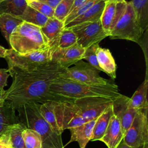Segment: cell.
I'll list each match as a JSON object with an SVG mask.
<instances>
[{
	"mask_svg": "<svg viewBox=\"0 0 148 148\" xmlns=\"http://www.w3.org/2000/svg\"><path fill=\"white\" fill-rule=\"evenodd\" d=\"M66 69L53 61L31 71L8 68L12 83L5 91V100L16 110L29 103L73 101L53 94L50 90L52 82Z\"/></svg>",
	"mask_w": 148,
	"mask_h": 148,
	"instance_id": "cell-1",
	"label": "cell"
},
{
	"mask_svg": "<svg viewBox=\"0 0 148 148\" xmlns=\"http://www.w3.org/2000/svg\"><path fill=\"white\" fill-rule=\"evenodd\" d=\"M50 90L53 94L71 100L88 97L114 99L121 95L118 86L113 82L106 85H90L61 77L52 82Z\"/></svg>",
	"mask_w": 148,
	"mask_h": 148,
	"instance_id": "cell-2",
	"label": "cell"
},
{
	"mask_svg": "<svg viewBox=\"0 0 148 148\" xmlns=\"http://www.w3.org/2000/svg\"><path fill=\"white\" fill-rule=\"evenodd\" d=\"M40 104L29 103L18 108L16 110L19 122L40 136L42 148H64L61 135H58L42 116L39 109Z\"/></svg>",
	"mask_w": 148,
	"mask_h": 148,
	"instance_id": "cell-3",
	"label": "cell"
},
{
	"mask_svg": "<svg viewBox=\"0 0 148 148\" xmlns=\"http://www.w3.org/2000/svg\"><path fill=\"white\" fill-rule=\"evenodd\" d=\"M9 44L20 55L44 50L50 47L41 27L24 21L11 34Z\"/></svg>",
	"mask_w": 148,
	"mask_h": 148,
	"instance_id": "cell-4",
	"label": "cell"
},
{
	"mask_svg": "<svg viewBox=\"0 0 148 148\" xmlns=\"http://www.w3.org/2000/svg\"><path fill=\"white\" fill-rule=\"evenodd\" d=\"M56 48L57 45H55L44 50L25 55H20L12 49H7L5 58L8 68L16 67L24 71H31L52 61V55Z\"/></svg>",
	"mask_w": 148,
	"mask_h": 148,
	"instance_id": "cell-5",
	"label": "cell"
},
{
	"mask_svg": "<svg viewBox=\"0 0 148 148\" xmlns=\"http://www.w3.org/2000/svg\"><path fill=\"white\" fill-rule=\"evenodd\" d=\"M144 33L136 20L131 2H127L125 12L109 36L111 39H125L139 43Z\"/></svg>",
	"mask_w": 148,
	"mask_h": 148,
	"instance_id": "cell-6",
	"label": "cell"
},
{
	"mask_svg": "<svg viewBox=\"0 0 148 148\" xmlns=\"http://www.w3.org/2000/svg\"><path fill=\"white\" fill-rule=\"evenodd\" d=\"M99 72L88 62L81 60L76 62L73 67L66 68L60 77L90 85H106L112 82L101 76Z\"/></svg>",
	"mask_w": 148,
	"mask_h": 148,
	"instance_id": "cell-7",
	"label": "cell"
},
{
	"mask_svg": "<svg viewBox=\"0 0 148 148\" xmlns=\"http://www.w3.org/2000/svg\"><path fill=\"white\" fill-rule=\"evenodd\" d=\"M147 111L148 109L139 110L124 135L123 140L132 148L140 147L148 143Z\"/></svg>",
	"mask_w": 148,
	"mask_h": 148,
	"instance_id": "cell-8",
	"label": "cell"
},
{
	"mask_svg": "<svg viewBox=\"0 0 148 148\" xmlns=\"http://www.w3.org/2000/svg\"><path fill=\"white\" fill-rule=\"evenodd\" d=\"M77 37V43L84 49L99 44L104 38L109 36L102 28L101 20L94 22H86L68 28Z\"/></svg>",
	"mask_w": 148,
	"mask_h": 148,
	"instance_id": "cell-9",
	"label": "cell"
},
{
	"mask_svg": "<svg viewBox=\"0 0 148 148\" xmlns=\"http://www.w3.org/2000/svg\"><path fill=\"white\" fill-rule=\"evenodd\" d=\"M113 99L99 97H88L75 99L72 103L79 115L87 121L97 118L112 103Z\"/></svg>",
	"mask_w": 148,
	"mask_h": 148,
	"instance_id": "cell-10",
	"label": "cell"
},
{
	"mask_svg": "<svg viewBox=\"0 0 148 148\" xmlns=\"http://www.w3.org/2000/svg\"><path fill=\"white\" fill-rule=\"evenodd\" d=\"M73 101L55 102L56 119L62 133L65 130L78 127L88 121L77 114Z\"/></svg>",
	"mask_w": 148,
	"mask_h": 148,
	"instance_id": "cell-11",
	"label": "cell"
},
{
	"mask_svg": "<svg viewBox=\"0 0 148 148\" xmlns=\"http://www.w3.org/2000/svg\"><path fill=\"white\" fill-rule=\"evenodd\" d=\"M127 3L125 0H105L101 22L103 29L109 36L125 12Z\"/></svg>",
	"mask_w": 148,
	"mask_h": 148,
	"instance_id": "cell-12",
	"label": "cell"
},
{
	"mask_svg": "<svg viewBox=\"0 0 148 148\" xmlns=\"http://www.w3.org/2000/svg\"><path fill=\"white\" fill-rule=\"evenodd\" d=\"M129 99V97L121 94L113 99L112 102L113 114L120 121L124 135L130 127L136 114L139 110L128 106Z\"/></svg>",
	"mask_w": 148,
	"mask_h": 148,
	"instance_id": "cell-13",
	"label": "cell"
},
{
	"mask_svg": "<svg viewBox=\"0 0 148 148\" xmlns=\"http://www.w3.org/2000/svg\"><path fill=\"white\" fill-rule=\"evenodd\" d=\"M85 50L86 49L78 43L65 49H60L57 47L53 53L51 61L65 68H68L83 59Z\"/></svg>",
	"mask_w": 148,
	"mask_h": 148,
	"instance_id": "cell-14",
	"label": "cell"
},
{
	"mask_svg": "<svg viewBox=\"0 0 148 148\" xmlns=\"http://www.w3.org/2000/svg\"><path fill=\"white\" fill-rule=\"evenodd\" d=\"M124 133L120 121L115 115H113L108 127L100 141L103 142L108 148H116L123 139Z\"/></svg>",
	"mask_w": 148,
	"mask_h": 148,
	"instance_id": "cell-15",
	"label": "cell"
},
{
	"mask_svg": "<svg viewBox=\"0 0 148 148\" xmlns=\"http://www.w3.org/2000/svg\"><path fill=\"white\" fill-rule=\"evenodd\" d=\"M96 119L88 121L78 127L69 129L71 139L68 143L77 142L80 148H85L91 140Z\"/></svg>",
	"mask_w": 148,
	"mask_h": 148,
	"instance_id": "cell-16",
	"label": "cell"
},
{
	"mask_svg": "<svg viewBox=\"0 0 148 148\" xmlns=\"http://www.w3.org/2000/svg\"><path fill=\"white\" fill-rule=\"evenodd\" d=\"M96 54L99 66L102 71L105 72L112 79H116L117 65L110 50L98 46L96 50Z\"/></svg>",
	"mask_w": 148,
	"mask_h": 148,
	"instance_id": "cell-17",
	"label": "cell"
},
{
	"mask_svg": "<svg viewBox=\"0 0 148 148\" xmlns=\"http://www.w3.org/2000/svg\"><path fill=\"white\" fill-rule=\"evenodd\" d=\"M105 0H101L95 3L82 14L72 20L64 28H69L75 25L86 22H94L101 20V17L105 6Z\"/></svg>",
	"mask_w": 148,
	"mask_h": 148,
	"instance_id": "cell-18",
	"label": "cell"
},
{
	"mask_svg": "<svg viewBox=\"0 0 148 148\" xmlns=\"http://www.w3.org/2000/svg\"><path fill=\"white\" fill-rule=\"evenodd\" d=\"M147 90L148 78L147 74H146L144 81L139 86L131 98L129 99L128 106L138 110L148 109Z\"/></svg>",
	"mask_w": 148,
	"mask_h": 148,
	"instance_id": "cell-19",
	"label": "cell"
},
{
	"mask_svg": "<svg viewBox=\"0 0 148 148\" xmlns=\"http://www.w3.org/2000/svg\"><path fill=\"white\" fill-rule=\"evenodd\" d=\"M113 115V110L112 103L97 118L92 134V137L90 140L96 141L100 140L104 135L109 124L110 119Z\"/></svg>",
	"mask_w": 148,
	"mask_h": 148,
	"instance_id": "cell-20",
	"label": "cell"
},
{
	"mask_svg": "<svg viewBox=\"0 0 148 148\" xmlns=\"http://www.w3.org/2000/svg\"><path fill=\"white\" fill-rule=\"evenodd\" d=\"M64 27L63 21L53 17L49 18L46 24L41 27V30L47 38L50 46L57 45L59 36Z\"/></svg>",
	"mask_w": 148,
	"mask_h": 148,
	"instance_id": "cell-21",
	"label": "cell"
},
{
	"mask_svg": "<svg viewBox=\"0 0 148 148\" xmlns=\"http://www.w3.org/2000/svg\"><path fill=\"white\" fill-rule=\"evenodd\" d=\"M19 122L16 110L5 101L4 104L0 106V137L3 135L14 124Z\"/></svg>",
	"mask_w": 148,
	"mask_h": 148,
	"instance_id": "cell-22",
	"label": "cell"
},
{
	"mask_svg": "<svg viewBox=\"0 0 148 148\" xmlns=\"http://www.w3.org/2000/svg\"><path fill=\"white\" fill-rule=\"evenodd\" d=\"M23 21L22 18L18 16L7 13L0 14V30L8 43L11 34Z\"/></svg>",
	"mask_w": 148,
	"mask_h": 148,
	"instance_id": "cell-23",
	"label": "cell"
},
{
	"mask_svg": "<svg viewBox=\"0 0 148 148\" xmlns=\"http://www.w3.org/2000/svg\"><path fill=\"white\" fill-rule=\"evenodd\" d=\"M136 20L145 32L148 28V0H132L130 1Z\"/></svg>",
	"mask_w": 148,
	"mask_h": 148,
	"instance_id": "cell-24",
	"label": "cell"
},
{
	"mask_svg": "<svg viewBox=\"0 0 148 148\" xmlns=\"http://www.w3.org/2000/svg\"><path fill=\"white\" fill-rule=\"evenodd\" d=\"M26 0H2L0 1V14L7 13L20 17L25 10Z\"/></svg>",
	"mask_w": 148,
	"mask_h": 148,
	"instance_id": "cell-25",
	"label": "cell"
},
{
	"mask_svg": "<svg viewBox=\"0 0 148 148\" xmlns=\"http://www.w3.org/2000/svg\"><path fill=\"white\" fill-rule=\"evenodd\" d=\"M26 128L21 122H18L11 125L6 131L13 148H25L23 132Z\"/></svg>",
	"mask_w": 148,
	"mask_h": 148,
	"instance_id": "cell-26",
	"label": "cell"
},
{
	"mask_svg": "<svg viewBox=\"0 0 148 148\" xmlns=\"http://www.w3.org/2000/svg\"><path fill=\"white\" fill-rule=\"evenodd\" d=\"M55 102H47L41 103L40 105V112L44 119L49 123L53 130L59 135H61V132L56 119L54 113Z\"/></svg>",
	"mask_w": 148,
	"mask_h": 148,
	"instance_id": "cell-27",
	"label": "cell"
},
{
	"mask_svg": "<svg viewBox=\"0 0 148 148\" xmlns=\"http://www.w3.org/2000/svg\"><path fill=\"white\" fill-rule=\"evenodd\" d=\"M22 20L27 23L32 24L38 27H43L48 20V17L42 14L37 10L27 5L23 15L21 16Z\"/></svg>",
	"mask_w": 148,
	"mask_h": 148,
	"instance_id": "cell-28",
	"label": "cell"
},
{
	"mask_svg": "<svg viewBox=\"0 0 148 148\" xmlns=\"http://www.w3.org/2000/svg\"><path fill=\"white\" fill-rule=\"evenodd\" d=\"M23 138L25 148H42L41 137L36 131L26 128L23 132Z\"/></svg>",
	"mask_w": 148,
	"mask_h": 148,
	"instance_id": "cell-29",
	"label": "cell"
},
{
	"mask_svg": "<svg viewBox=\"0 0 148 148\" xmlns=\"http://www.w3.org/2000/svg\"><path fill=\"white\" fill-rule=\"evenodd\" d=\"M77 43V37L75 34L68 28H64L59 36L57 46L60 49L69 47Z\"/></svg>",
	"mask_w": 148,
	"mask_h": 148,
	"instance_id": "cell-30",
	"label": "cell"
},
{
	"mask_svg": "<svg viewBox=\"0 0 148 148\" xmlns=\"http://www.w3.org/2000/svg\"><path fill=\"white\" fill-rule=\"evenodd\" d=\"M75 0H62L54 9V17L64 22L69 14Z\"/></svg>",
	"mask_w": 148,
	"mask_h": 148,
	"instance_id": "cell-31",
	"label": "cell"
},
{
	"mask_svg": "<svg viewBox=\"0 0 148 148\" xmlns=\"http://www.w3.org/2000/svg\"><path fill=\"white\" fill-rule=\"evenodd\" d=\"M101 0H85L83 3L80 5V6L76 9L75 10L71 12L66 17L65 20L64 21V26L71 22L73 19L79 17L88 9L91 8L92 6H94L95 3H98Z\"/></svg>",
	"mask_w": 148,
	"mask_h": 148,
	"instance_id": "cell-32",
	"label": "cell"
},
{
	"mask_svg": "<svg viewBox=\"0 0 148 148\" xmlns=\"http://www.w3.org/2000/svg\"><path fill=\"white\" fill-rule=\"evenodd\" d=\"M98 46V44H95L86 49L83 59L87 60L90 65L99 71H102V69L99 66L96 54V50Z\"/></svg>",
	"mask_w": 148,
	"mask_h": 148,
	"instance_id": "cell-33",
	"label": "cell"
},
{
	"mask_svg": "<svg viewBox=\"0 0 148 148\" xmlns=\"http://www.w3.org/2000/svg\"><path fill=\"white\" fill-rule=\"evenodd\" d=\"M29 6L37 10L38 12L41 13L42 14L47 17L48 18H51L54 17V9L51 8L49 5L39 2L38 1H33L28 4Z\"/></svg>",
	"mask_w": 148,
	"mask_h": 148,
	"instance_id": "cell-34",
	"label": "cell"
},
{
	"mask_svg": "<svg viewBox=\"0 0 148 148\" xmlns=\"http://www.w3.org/2000/svg\"><path fill=\"white\" fill-rule=\"evenodd\" d=\"M9 76L8 69H0V90H4V87L7 86V80Z\"/></svg>",
	"mask_w": 148,
	"mask_h": 148,
	"instance_id": "cell-35",
	"label": "cell"
},
{
	"mask_svg": "<svg viewBox=\"0 0 148 148\" xmlns=\"http://www.w3.org/2000/svg\"><path fill=\"white\" fill-rule=\"evenodd\" d=\"M12 145L6 132L0 137V148H12Z\"/></svg>",
	"mask_w": 148,
	"mask_h": 148,
	"instance_id": "cell-36",
	"label": "cell"
},
{
	"mask_svg": "<svg viewBox=\"0 0 148 148\" xmlns=\"http://www.w3.org/2000/svg\"><path fill=\"white\" fill-rule=\"evenodd\" d=\"M61 1L62 0H38V1L43 2L49 5V6H50L51 8L54 9H55V8L57 7V6Z\"/></svg>",
	"mask_w": 148,
	"mask_h": 148,
	"instance_id": "cell-37",
	"label": "cell"
},
{
	"mask_svg": "<svg viewBox=\"0 0 148 148\" xmlns=\"http://www.w3.org/2000/svg\"><path fill=\"white\" fill-rule=\"evenodd\" d=\"M85 0H75L74 1V2H73V4L72 5V7L71 8V10L69 12V13L74 10H75L76 9H77V8H79L80 5L83 3V2Z\"/></svg>",
	"mask_w": 148,
	"mask_h": 148,
	"instance_id": "cell-38",
	"label": "cell"
},
{
	"mask_svg": "<svg viewBox=\"0 0 148 148\" xmlns=\"http://www.w3.org/2000/svg\"><path fill=\"white\" fill-rule=\"evenodd\" d=\"M5 90H0V106H2L5 102Z\"/></svg>",
	"mask_w": 148,
	"mask_h": 148,
	"instance_id": "cell-39",
	"label": "cell"
},
{
	"mask_svg": "<svg viewBox=\"0 0 148 148\" xmlns=\"http://www.w3.org/2000/svg\"><path fill=\"white\" fill-rule=\"evenodd\" d=\"M7 49L5 47L0 46V58H4L6 56V54Z\"/></svg>",
	"mask_w": 148,
	"mask_h": 148,
	"instance_id": "cell-40",
	"label": "cell"
},
{
	"mask_svg": "<svg viewBox=\"0 0 148 148\" xmlns=\"http://www.w3.org/2000/svg\"><path fill=\"white\" fill-rule=\"evenodd\" d=\"M116 148H132V147L127 145L124 142V140H122V141L120 142V143L118 145V146Z\"/></svg>",
	"mask_w": 148,
	"mask_h": 148,
	"instance_id": "cell-41",
	"label": "cell"
},
{
	"mask_svg": "<svg viewBox=\"0 0 148 148\" xmlns=\"http://www.w3.org/2000/svg\"><path fill=\"white\" fill-rule=\"evenodd\" d=\"M140 148H148V143L145 144L144 145H143L142 146H141Z\"/></svg>",
	"mask_w": 148,
	"mask_h": 148,
	"instance_id": "cell-42",
	"label": "cell"
},
{
	"mask_svg": "<svg viewBox=\"0 0 148 148\" xmlns=\"http://www.w3.org/2000/svg\"><path fill=\"white\" fill-rule=\"evenodd\" d=\"M38 1V0H26V1L27 2L28 4L31 2H33V1Z\"/></svg>",
	"mask_w": 148,
	"mask_h": 148,
	"instance_id": "cell-43",
	"label": "cell"
},
{
	"mask_svg": "<svg viewBox=\"0 0 148 148\" xmlns=\"http://www.w3.org/2000/svg\"><path fill=\"white\" fill-rule=\"evenodd\" d=\"M136 148H140V147H136Z\"/></svg>",
	"mask_w": 148,
	"mask_h": 148,
	"instance_id": "cell-44",
	"label": "cell"
},
{
	"mask_svg": "<svg viewBox=\"0 0 148 148\" xmlns=\"http://www.w3.org/2000/svg\"><path fill=\"white\" fill-rule=\"evenodd\" d=\"M2 1V0H0V1Z\"/></svg>",
	"mask_w": 148,
	"mask_h": 148,
	"instance_id": "cell-45",
	"label": "cell"
},
{
	"mask_svg": "<svg viewBox=\"0 0 148 148\" xmlns=\"http://www.w3.org/2000/svg\"><path fill=\"white\" fill-rule=\"evenodd\" d=\"M12 148H13V147H12Z\"/></svg>",
	"mask_w": 148,
	"mask_h": 148,
	"instance_id": "cell-46",
	"label": "cell"
}]
</instances>
